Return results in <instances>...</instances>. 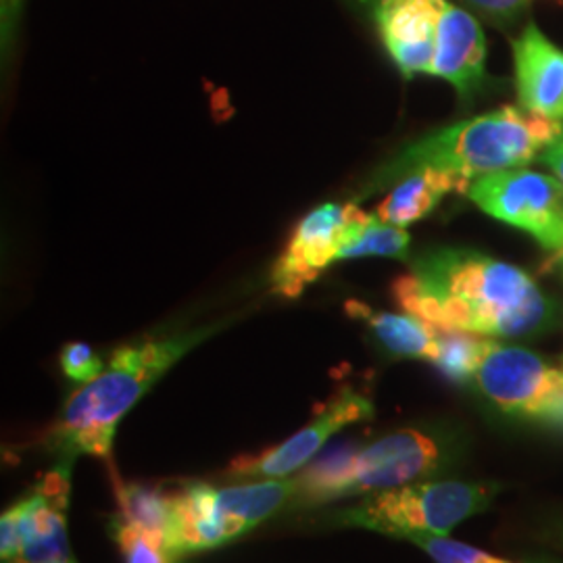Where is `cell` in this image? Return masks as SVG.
<instances>
[{
    "mask_svg": "<svg viewBox=\"0 0 563 563\" xmlns=\"http://www.w3.org/2000/svg\"><path fill=\"white\" fill-rule=\"evenodd\" d=\"M409 234L401 225L384 222L378 216H369L355 236L342 246L339 262L362 257H388L405 262L409 255Z\"/></svg>",
    "mask_w": 563,
    "mask_h": 563,
    "instance_id": "ac0fdd59",
    "label": "cell"
},
{
    "mask_svg": "<svg viewBox=\"0 0 563 563\" xmlns=\"http://www.w3.org/2000/svg\"><path fill=\"white\" fill-rule=\"evenodd\" d=\"M111 537L120 547L125 563H176L163 539L121 518L111 522Z\"/></svg>",
    "mask_w": 563,
    "mask_h": 563,
    "instance_id": "ffe728a7",
    "label": "cell"
},
{
    "mask_svg": "<svg viewBox=\"0 0 563 563\" xmlns=\"http://www.w3.org/2000/svg\"><path fill=\"white\" fill-rule=\"evenodd\" d=\"M493 339L478 336L462 330H446L439 332V346L432 363L443 372L449 380L455 383H472L478 365L483 362L484 351Z\"/></svg>",
    "mask_w": 563,
    "mask_h": 563,
    "instance_id": "d6986e66",
    "label": "cell"
},
{
    "mask_svg": "<svg viewBox=\"0 0 563 563\" xmlns=\"http://www.w3.org/2000/svg\"><path fill=\"white\" fill-rule=\"evenodd\" d=\"M465 195L484 213L532 234L537 242L563 255V181L523 167L504 169L470 181Z\"/></svg>",
    "mask_w": 563,
    "mask_h": 563,
    "instance_id": "9c48e42d",
    "label": "cell"
},
{
    "mask_svg": "<svg viewBox=\"0 0 563 563\" xmlns=\"http://www.w3.org/2000/svg\"><path fill=\"white\" fill-rule=\"evenodd\" d=\"M472 383L507 416L563 428V369L528 349L488 342Z\"/></svg>",
    "mask_w": 563,
    "mask_h": 563,
    "instance_id": "52a82bcc",
    "label": "cell"
},
{
    "mask_svg": "<svg viewBox=\"0 0 563 563\" xmlns=\"http://www.w3.org/2000/svg\"><path fill=\"white\" fill-rule=\"evenodd\" d=\"M115 497L120 505V518L134 523L142 530L163 539L169 520L172 495L163 486H148L141 483H123L118 474H113Z\"/></svg>",
    "mask_w": 563,
    "mask_h": 563,
    "instance_id": "e0dca14e",
    "label": "cell"
},
{
    "mask_svg": "<svg viewBox=\"0 0 563 563\" xmlns=\"http://www.w3.org/2000/svg\"><path fill=\"white\" fill-rule=\"evenodd\" d=\"M225 323H211L115 349L101 376L92 383L81 384V388L65 402L59 420L48 432L51 449L65 462H76L80 455H111L121 418L188 351L213 336Z\"/></svg>",
    "mask_w": 563,
    "mask_h": 563,
    "instance_id": "7a4b0ae2",
    "label": "cell"
},
{
    "mask_svg": "<svg viewBox=\"0 0 563 563\" xmlns=\"http://www.w3.org/2000/svg\"><path fill=\"white\" fill-rule=\"evenodd\" d=\"M59 362L63 374L74 383H92L104 369L101 357L92 351V346L84 342L65 344L60 351Z\"/></svg>",
    "mask_w": 563,
    "mask_h": 563,
    "instance_id": "7402d4cb",
    "label": "cell"
},
{
    "mask_svg": "<svg viewBox=\"0 0 563 563\" xmlns=\"http://www.w3.org/2000/svg\"><path fill=\"white\" fill-rule=\"evenodd\" d=\"M562 134V121L504 107L409 144L374 176V188L399 181L423 167L451 172L467 180L523 167Z\"/></svg>",
    "mask_w": 563,
    "mask_h": 563,
    "instance_id": "3957f363",
    "label": "cell"
},
{
    "mask_svg": "<svg viewBox=\"0 0 563 563\" xmlns=\"http://www.w3.org/2000/svg\"><path fill=\"white\" fill-rule=\"evenodd\" d=\"M346 313L367 323L376 341L395 357H411L432 363L437 355L441 328L423 322L411 313L376 311L360 301L346 302Z\"/></svg>",
    "mask_w": 563,
    "mask_h": 563,
    "instance_id": "2e32d148",
    "label": "cell"
},
{
    "mask_svg": "<svg viewBox=\"0 0 563 563\" xmlns=\"http://www.w3.org/2000/svg\"><path fill=\"white\" fill-rule=\"evenodd\" d=\"M484 65L486 38L481 23L470 11L443 0L430 76L449 81L462 97H470L483 86Z\"/></svg>",
    "mask_w": 563,
    "mask_h": 563,
    "instance_id": "4fadbf2b",
    "label": "cell"
},
{
    "mask_svg": "<svg viewBox=\"0 0 563 563\" xmlns=\"http://www.w3.org/2000/svg\"><path fill=\"white\" fill-rule=\"evenodd\" d=\"M516 86L523 111L563 121V51L528 23L511 44Z\"/></svg>",
    "mask_w": 563,
    "mask_h": 563,
    "instance_id": "5bb4252c",
    "label": "cell"
},
{
    "mask_svg": "<svg viewBox=\"0 0 563 563\" xmlns=\"http://www.w3.org/2000/svg\"><path fill=\"white\" fill-rule=\"evenodd\" d=\"M497 488L462 481H420L363 495L360 504L341 511L344 526L390 537L449 534L490 505Z\"/></svg>",
    "mask_w": 563,
    "mask_h": 563,
    "instance_id": "8992f818",
    "label": "cell"
},
{
    "mask_svg": "<svg viewBox=\"0 0 563 563\" xmlns=\"http://www.w3.org/2000/svg\"><path fill=\"white\" fill-rule=\"evenodd\" d=\"M297 495L292 481H255L216 488L205 483L174 490L163 543L174 558L216 549L278 514Z\"/></svg>",
    "mask_w": 563,
    "mask_h": 563,
    "instance_id": "5b68a950",
    "label": "cell"
},
{
    "mask_svg": "<svg viewBox=\"0 0 563 563\" xmlns=\"http://www.w3.org/2000/svg\"><path fill=\"white\" fill-rule=\"evenodd\" d=\"M71 563H76V562H71Z\"/></svg>",
    "mask_w": 563,
    "mask_h": 563,
    "instance_id": "484cf974",
    "label": "cell"
},
{
    "mask_svg": "<svg viewBox=\"0 0 563 563\" xmlns=\"http://www.w3.org/2000/svg\"><path fill=\"white\" fill-rule=\"evenodd\" d=\"M367 218L369 213L355 202H325L307 213L272 267V290L286 299L301 297L309 284L339 262L342 246L355 236Z\"/></svg>",
    "mask_w": 563,
    "mask_h": 563,
    "instance_id": "30bf717a",
    "label": "cell"
},
{
    "mask_svg": "<svg viewBox=\"0 0 563 563\" xmlns=\"http://www.w3.org/2000/svg\"><path fill=\"white\" fill-rule=\"evenodd\" d=\"M443 0H376L374 18L384 46L405 78L432 71Z\"/></svg>",
    "mask_w": 563,
    "mask_h": 563,
    "instance_id": "7c38bea8",
    "label": "cell"
},
{
    "mask_svg": "<svg viewBox=\"0 0 563 563\" xmlns=\"http://www.w3.org/2000/svg\"><path fill=\"white\" fill-rule=\"evenodd\" d=\"M462 2L488 20L505 23V21L516 20L534 0H462Z\"/></svg>",
    "mask_w": 563,
    "mask_h": 563,
    "instance_id": "603a6c76",
    "label": "cell"
},
{
    "mask_svg": "<svg viewBox=\"0 0 563 563\" xmlns=\"http://www.w3.org/2000/svg\"><path fill=\"white\" fill-rule=\"evenodd\" d=\"M553 2H558V4H560V2H563V0H553Z\"/></svg>",
    "mask_w": 563,
    "mask_h": 563,
    "instance_id": "d4e9b609",
    "label": "cell"
},
{
    "mask_svg": "<svg viewBox=\"0 0 563 563\" xmlns=\"http://www.w3.org/2000/svg\"><path fill=\"white\" fill-rule=\"evenodd\" d=\"M407 541L420 547L437 563H514L476 547L449 539L446 534H413Z\"/></svg>",
    "mask_w": 563,
    "mask_h": 563,
    "instance_id": "44dd1931",
    "label": "cell"
},
{
    "mask_svg": "<svg viewBox=\"0 0 563 563\" xmlns=\"http://www.w3.org/2000/svg\"><path fill=\"white\" fill-rule=\"evenodd\" d=\"M449 462V444L443 437L402 428L384 434L365 446H336L325 451L299 476H295L302 505L325 504L342 497H363L420 483L439 474Z\"/></svg>",
    "mask_w": 563,
    "mask_h": 563,
    "instance_id": "277c9868",
    "label": "cell"
},
{
    "mask_svg": "<svg viewBox=\"0 0 563 563\" xmlns=\"http://www.w3.org/2000/svg\"><path fill=\"white\" fill-rule=\"evenodd\" d=\"M470 181L463 176L434 167L411 172L397 181L390 195L378 205L376 216L384 222L401 228L411 225L430 216L449 192H465Z\"/></svg>",
    "mask_w": 563,
    "mask_h": 563,
    "instance_id": "9a60e30c",
    "label": "cell"
},
{
    "mask_svg": "<svg viewBox=\"0 0 563 563\" xmlns=\"http://www.w3.org/2000/svg\"><path fill=\"white\" fill-rule=\"evenodd\" d=\"M397 302L423 322L486 339H522L553 322V302L523 269L470 249H439L393 284Z\"/></svg>",
    "mask_w": 563,
    "mask_h": 563,
    "instance_id": "6da1fadb",
    "label": "cell"
},
{
    "mask_svg": "<svg viewBox=\"0 0 563 563\" xmlns=\"http://www.w3.org/2000/svg\"><path fill=\"white\" fill-rule=\"evenodd\" d=\"M74 462L60 460L38 486L9 507L0 520L2 563H71L67 499Z\"/></svg>",
    "mask_w": 563,
    "mask_h": 563,
    "instance_id": "ba28073f",
    "label": "cell"
},
{
    "mask_svg": "<svg viewBox=\"0 0 563 563\" xmlns=\"http://www.w3.org/2000/svg\"><path fill=\"white\" fill-rule=\"evenodd\" d=\"M372 416L374 405L369 399H365L353 388H342L323 407L322 413L309 426H305L301 432L262 455L236 460L230 465L228 474L241 481H280L309 462L344 426L369 420Z\"/></svg>",
    "mask_w": 563,
    "mask_h": 563,
    "instance_id": "8fae6325",
    "label": "cell"
},
{
    "mask_svg": "<svg viewBox=\"0 0 563 563\" xmlns=\"http://www.w3.org/2000/svg\"><path fill=\"white\" fill-rule=\"evenodd\" d=\"M543 162L553 169V174L563 181V134L555 142H551L543 151ZM563 262V255L560 257Z\"/></svg>",
    "mask_w": 563,
    "mask_h": 563,
    "instance_id": "cb8c5ba5",
    "label": "cell"
}]
</instances>
